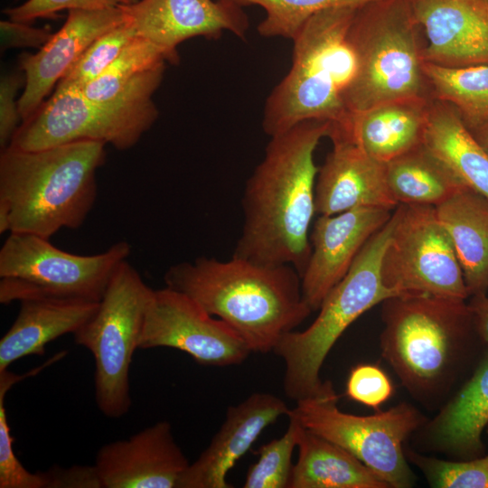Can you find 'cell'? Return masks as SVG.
I'll list each match as a JSON object with an SVG mask.
<instances>
[{
  "label": "cell",
  "instance_id": "cell-24",
  "mask_svg": "<svg viewBox=\"0 0 488 488\" xmlns=\"http://www.w3.org/2000/svg\"><path fill=\"white\" fill-rule=\"evenodd\" d=\"M298 458L288 488H388L369 467L342 446L300 427Z\"/></svg>",
  "mask_w": 488,
  "mask_h": 488
},
{
  "label": "cell",
  "instance_id": "cell-23",
  "mask_svg": "<svg viewBox=\"0 0 488 488\" xmlns=\"http://www.w3.org/2000/svg\"><path fill=\"white\" fill-rule=\"evenodd\" d=\"M460 263L469 296L488 290V198L464 185L435 207Z\"/></svg>",
  "mask_w": 488,
  "mask_h": 488
},
{
  "label": "cell",
  "instance_id": "cell-12",
  "mask_svg": "<svg viewBox=\"0 0 488 488\" xmlns=\"http://www.w3.org/2000/svg\"><path fill=\"white\" fill-rule=\"evenodd\" d=\"M381 261L384 285L396 296L466 300L469 293L453 242L436 208L399 204Z\"/></svg>",
  "mask_w": 488,
  "mask_h": 488
},
{
  "label": "cell",
  "instance_id": "cell-25",
  "mask_svg": "<svg viewBox=\"0 0 488 488\" xmlns=\"http://www.w3.org/2000/svg\"><path fill=\"white\" fill-rule=\"evenodd\" d=\"M488 426V355L442 409L431 426L441 448L471 459L483 452L482 434Z\"/></svg>",
  "mask_w": 488,
  "mask_h": 488
},
{
  "label": "cell",
  "instance_id": "cell-28",
  "mask_svg": "<svg viewBox=\"0 0 488 488\" xmlns=\"http://www.w3.org/2000/svg\"><path fill=\"white\" fill-rule=\"evenodd\" d=\"M424 69L433 99L454 106L470 131L488 121V65L451 69L425 62Z\"/></svg>",
  "mask_w": 488,
  "mask_h": 488
},
{
  "label": "cell",
  "instance_id": "cell-2",
  "mask_svg": "<svg viewBox=\"0 0 488 488\" xmlns=\"http://www.w3.org/2000/svg\"><path fill=\"white\" fill-rule=\"evenodd\" d=\"M164 281L230 325L251 352L274 351L312 312L303 298L301 277L290 265L199 257L170 266Z\"/></svg>",
  "mask_w": 488,
  "mask_h": 488
},
{
  "label": "cell",
  "instance_id": "cell-6",
  "mask_svg": "<svg viewBox=\"0 0 488 488\" xmlns=\"http://www.w3.org/2000/svg\"><path fill=\"white\" fill-rule=\"evenodd\" d=\"M381 352L402 383L421 395L453 372L474 328L465 300L402 295L382 303Z\"/></svg>",
  "mask_w": 488,
  "mask_h": 488
},
{
  "label": "cell",
  "instance_id": "cell-7",
  "mask_svg": "<svg viewBox=\"0 0 488 488\" xmlns=\"http://www.w3.org/2000/svg\"><path fill=\"white\" fill-rule=\"evenodd\" d=\"M394 223L392 212L326 296L310 326L286 333L276 345L274 352L285 363L284 389L290 399L298 401L321 392L324 385L320 379L321 368L340 336L365 312L396 296L381 277V261Z\"/></svg>",
  "mask_w": 488,
  "mask_h": 488
},
{
  "label": "cell",
  "instance_id": "cell-41",
  "mask_svg": "<svg viewBox=\"0 0 488 488\" xmlns=\"http://www.w3.org/2000/svg\"><path fill=\"white\" fill-rule=\"evenodd\" d=\"M471 133L479 145L488 154V121L472 130Z\"/></svg>",
  "mask_w": 488,
  "mask_h": 488
},
{
  "label": "cell",
  "instance_id": "cell-11",
  "mask_svg": "<svg viewBox=\"0 0 488 488\" xmlns=\"http://www.w3.org/2000/svg\"><path fill=\"white\" fill-rule=\"evenodd\" d=\"M157 117L152 99L120 97L99 103L77 87L57 86L52 96L21 123L9 145L37 150L97 141L123 151L136 145Z\"/></svg>",
  "mask_w": 488,
  "mask_h": 488
},
{
  "label": "cell",
  "instance_id": "cell-39",
  "mask_svg": "<svg viewBox=\"0 0 488 488\" xmlns=\"http://www.w3.org/2000/svg\"><path fill=\"white\" fill-rule=\"evenodd\" d=\"M42 474L46 480V488H102L94 465L70 468L55 465Z\"/></svg>",
  "mask_w": 488,
  "mask_h": 488
},
{
  "label": "cell",
  "instance_id": "cell-27",
  "mask_svg": "<svg viewBox=\"0 0 488 488\" xmlns=\"http://www.w3.org/2000/svg\"><path fill=\"white\" fill-rule=\"evenodd\" d=\"M398 204L437 206L465 185L424 143L386 163Z\"/></svg>",
  "mask_w": 488,
  "mask_h": 488
},
{
  "label": "cell",
  "instance_id": "cell-1",
  "mask_svg": "<svg viewBox=\"0 0 488 488\" xmlns=\"http://www.w3.org/2000/svg\"><path fill=\"white\" fill-rule=\"evenodd\" d=\"M330 122L302 121L270 136L262 160L246 183L243 226L232 256L263 265H290L300 277L310 254L319 168L314 161Z\"/></svg>",
  "mask_w": 488,
  "mask_h": 488
},
{
  "label": "cell",
  "instance_id": "cell-5",
  "mask_svg": "<svg viewBox=\"0 0 488 488\" xmlns=\"http://www.w3.org/2000/svg\"><path fill=\"white\" fill-rule=\"evenodd\" d=\"M356 71L343 99L357 113L405 98L433 99L425 72L426 38L411 0H372L360 5L347 33Z\"/></svg>",
  "mask_w": 488,
  "mask_h": 488
},
{
  "label": "cell",
  "instance_id": "cell-33",
  "mask_svg": "<svg viewBox=\"0 0 488 488\" xmlns=\"http://www.w3.org/2000/svg\"><path fill=\"white\" fill-rule=\"evenodd\" d=\"M39 371L38 367L23 375L8 370L0 372V488H46L42 472L28 471L14 454L5 404V394L14 383Z\"/></svg>",
  "mask_w": 488,
  "mask_h": 488
},
{
  "label": "cell",
  "instance_id": "cell-18",
  "mask_svg": "<svg viewBox=\"0 0 488 488\" xmlns=\"http://www.w3.org/2000/svg\"><path fill=\"white\" fill-rule=\"evenodd\" d=\"M125 21L121 6L99 10H70L61 28L36 53L19 58L24 88L18 98L22 120L44 102V98L99 35ZM22 121V122H23Z\"/></svg>",
  "mask_w": 488,
  "mask_h": 488
},
{
  "label": "cell",
  "instance_id": "cell-14",
  "mask_svg": "<svg viewBox=\"0 0 488 488\" xmlns=\"http://www.w3.org/2000/svg\"><path fill=\"white\" fill-rule=\"evenodd\" d=\"M121 8L136 35L164 49L174 63L184 41L218 39L224 32L244 40L249 27L244 7L232 0H137Z\"/></svg>",
  "mask_w": 488,
  "mask_h": 488
},
{
  "label": "cell",
  "instance_id": "cell-15",
  "mask_svg": "<svg viewBox=\"0 0 488 488\" xmlns=\"http://www.w3.org/2000/svg\"><path fill=\"white\" fill-rule=\"evenodd\" d=\"M391 214L384 208L361 207L318 216L310 235L311 254L301 275L303 298L312 312L319 310L365 243Z\"/></svg>",
  "mask_w": 488,
  "mask_h": 488
},
{
  "label": "cell",
  "instance_id": "cell-40",
  "mask_svg": "<svg viewBox=\"0 0 488 488\" xmlns=\"http://www.w3.org/2000/svg\"><path fill=\"white\" fill-rule=\"evenodd\" d=\"M473 319L474 329L480 338L488 343V296L486 294L471 296L467 303Z\"/></svg>",
  "mask_w": 488,
  "mask_h": 488
},
{
  "label": "cell",
  "instance_id": "cell-35",
  "mask_svg": "<svg viewBox=\"0 0 488 488\" xmlns=\"http://www.w3.org/2000/svg\"><path fill=\"white\" fill-rule=\"evenodd\" d=\"M137 0H27L5 9L9 20L29 23L39 18L55 16L63 10H99L132 4Z\"/></svg>",
  "mask_w": 488,
  "mask_h": 488
},
{
  "label": "cell",
  "instance_id": "cell-10",
  "mask_svg": "<svg viewBox=\"0 0 488 488\" xmlns=\"http://www.w3.org/2000/svg\"><path fill=\"white\" fill-rule=\"evenodd\" d=\"M333 384L324 381L317 395L296 401L289 410L309 431L342 446L369 467L389 487L407 488L414 475L403 443L422 422L417 409L401 403L371 416L341 411Z\"/></svg>",
  "mask_w": 488,
  "mask_h": 488
},
{
  "label": "cell",
  "instance_id": "cell-21",
  "mask_svg": "<svg viewBox=\"0 0 488 488\" xmlns=\"http://www.w3.org/2000/svg\"><path fill=\"white\" fill-rule=\"evenodd\" d=\"M433 99H398L351 113L345 129L370 156L386 164L424 143Z\"/></svg>",
  "mask_w": 488,
  "mask_h": 488
},
{
  "label": "cell",
  "instance_id": "cell-29",
  "mask_svg": "<svg viewBox=\"0 0 488 488\" xmlns=\"http://www.w3.org/2000/svg\"><path fill=\"white\" fill-rule=\"evenodd\" d=\"M166 61L173 62V60L164 49L136 36L98 78L79 89L92 101L108 102L145 71Z\"/></svg>",
  "mask_w": 488,
  "mask_h": 488
},
{
  "label": "cell",
  "instance_id": "cell-36",
  "mask_svg": "<svg viewBox=\"0 0 488 488\" xmlns=\"http://www.w3.org/2000/svg\"><path fill=\"white\" fill-rule=\"evenodd\" d=\"M393 392L391 380L378 366L360 364L354 367L346 384V395L367 407L377 408Z\"/></svg>",
  "mask_w": 488,
  "mask_h": 488
},
{
  "label": "cell",
  "instance_id": "cell-20",
  "mask_svg": "<svg viewBox=\"0 0 488 488\" xmlns=\"http://www.w3.org/2000/svg\"><path fill=\"white\" fill-rule=\"evenodd\" d=\"M290 409L278 397L256 392L228 408L210 445L182 475L177 488H230L227 474L259 435Z\"/></svg>",
  "mask_w": 488,
  "mask_h": 488
},
{
  "label": "cell",
  "instance_id": "cell-31",
  "mask_svg": "<svg viewBox=\"0 0 488 488\" xmlns=\"http://www.w3.org/2000/svg\"><path fill=\"white\" fill-rule=\"evenodd\" d=\"M289 424L285 434L260 446L258 459L248 471L244 488H288L291 479L292 455L297 446L301 424L287 413Z\"/></svg>",
  "mask_w": 488,
  "mask_h": 488
},
{
  "label": "cell",
  "instance_id": "cell-3",
  "mask_svg": "<svg viewBox=\"0 0 488 488\" xmlns=\"http://www.w3.org/2000/svg\"><path fill=\"white\" fill-rule=\"evenodd\" d=\"M105 144L76 141L37 150L11 145L0 154V233L50 239L85 222L98 196Z\"/></svg>",
  "mask_w": 488,
  "mask_h": 488
},
{
  "label": "cell",
  "instance_id": "cell-38",
  "mask_svg": "<svg viewBox=\"0 0 488 488\" xmlns=\"http://www.w3.org/2000/svg\"><path fill=\"white\" fill-rule=\"evenodd\" d=\"M53 33L47 28L33 27L26 23L4 20L0 22L1 50L41 48Z\"/></svg>",
  "mask_w": 488,
  "mask_h": 488
},
{
  "label": "cell",
  "instance_id": "cell-4",
  "mask_svg": "<svg viewBox=\"0 0 488 488\" xmlns=\"http://www.w3.org/2000/svg\"><path fill=\"white\" fill-rule=\"evenodd\" d=\"M359 6L323 10L293 41L292 64L267 96L262 129L270 137L310 119L343 125L350 117L343 96L356 71L347 33Z\"/></svg>",
  "mask_w": 488,
  "mask_h": 488
},
{
  "label": "cell",
  "instance_id": "cell-32",
  "mask_svg": "<svg viewBox=\"0 0 488 488\" xmlns=\"http://www.w3.org/2000/svg\"><path fill=\"white\" fill-rule=\"evenodd\" d=\"M136 37L134 29L125 19L95 39L57 86L80 88L92 81Z\"/></svg>",
  "mask_w": 488,
  "mask_h": 488
},
{
  "label": "cell",
  "instance_id": "cell-8",
  "mask_svg": "<svg viewBox=\"0 0 488 488\" xmlns=\"http://www.w3.org/2000/svg\"><path fill=\"white\" fill-rule=\"evenodd\" d=\"M153 292L124 260L113 273L95 314L73 333L75 343L94 357L96 403L109 418H119L130 408V364L139 348Z\"/></svg>",
  "mask_w": 488,
  "mask_h": 488
},
{
  "label": "cell",
  "instance_id": "cell-22",
  "mask_svg": "<svg viewBox=\"0 0 488 488\" xmlns=\"http://www.w3.org/2000/svg\"><path fill=\"white\" fill-rule=\"evenodd\" d=\"M13 324L0 340V372L29 355H43L46 345L74 333L97 311L99 302L54 298L20 301Z\"/></svg>",
  "mask_w": 488,
  "mask_h": 488
},
{
  "label": "cell",
  "instance_id": "cell-17",
  "mask_svg": "<svg viewBox=\"0 0 488 488\" xmlns=\"http://www.w3.org/2000/svg\"><path fill=\"white\" fill-rule=\"evenodd\" d=\"M189 465L165 420L102 446L94 464L102 488H177Z\"/></svg>",
  "mask_w": 488,
  "mask_h": 488
},
{
  "label": "cell",
  "instance_id": "cell-42",
  "mask_svg": "<svg viewBox=\"0 0 488 488\" xmlns=\"http://www.w3.org/2000/svg\"><path fill=\"white\" fill-rule=\"evenodd\" d=\"M488 1V0H487Z\"/></svg>",
  "mask_w": 488,
  "mask_h": 488
},
{
  "label": "cell",
  "instance_id": "cell-26",
  "mask_svg": "<svg viewBox=\"0 0 488 488\" xmlns=\"http://www.w3.org/2000/svg\"><path fill=\"white\" fill-rule=\"evenodd\" d=\"M424 144L467 186L488 198V154L451 104L433 99Z\"/></svg>",
  "mask_w": 488,
  "mask_h": 488
},
{
  "label": "cell",
  "instance_id": "cell-9",
  "mask_svg": "<svg viewBox=\"0 0 488 488\" xmlns=\"http://www.w3.org/2000/svg\"><path fill=\"white\" fill-rule=\"evenodd\" d=\"M130 252V244L121 240L100 253L78 255L55 247L50 239L9 233L0 249V303L27 298L99 302Z\"/></svg>",
  "mask_w": 488,
  "mask_h": 488
},
{
  "label": "cell",
  "instance_id": "cell-30",
  "mask_svg": "<svg viewBox=\"0 0 488 488\" xmlns=\"http://www.w3.org/2000/svg\"><path fill=\"white\" fill-rule=\"evenodd\" d=\"M242 7L258 5L265 11L258 33L267 38L293 40L314 14L329 8L360 6L372 0H232Z\"/></svg>",
  "mask_w": 488,
  "mask_h": 488
},
{
  "label": "cell",
  "instance_id": "cell-37",
  "mask_svg": "<svg viewBox=\"0 0 488 488\" xmlns=\"http://www.w3.org/2000/svg\"><path fill=\"white\" fill-rule=\"evenodd\" d=\"M24 83L20 75H4L0 80V146L7 147L20 127L22 117L18 108L16 94Z\"/></svg>",
  "mask_w": 488,
  "mask_h": 488
},
{
  "label": "cell",
  "instance_id": "cell-16",
  "mask_svg": "<svg viewBox=\"0 0 488 488\" xmlns=\"http://www.w3.org/2000/svg\"><path fill=\"white\" fill-rule=\"evenodd\" d=\"M333 149L319 168L314 207L318 215H333L361 207L394 210L399 204L387 182L386 164L370 156L351 134L329 128Z\"/></svg>",
  "mask_w": 488,
  "mask_h": 488
},
{
  "label": "cell",
  "instance_id": "cell-19",
  "mask_svg": "<svg viewBox=\"0 0 488 488\" xmlns=\"http://www.w3.org/2000/svg\"><path fill=\"white\" fill-rule=\"evenodd\" d=\"M424 61L445 68L488 65L487 0H411Z\"/></svg>",
  "mask_w": 488,
  "mask_h": 488
},
{
  "label": "cell",
  "instance_id": "cell-34",
  "mask_svg": "<svg viewBox=\"0 0 488 488\" xmlns=\"http://www.w3.org/2000/svg\"><path fill=\"white\" fill-rule=\"evenodd\" d=\"M488 433V426H487ZM407 457L437 488H488V455L463 461H446L408 451Z\"/></svg>",
  "mask_w": 488,
  "mask_h": 488
},
{
  "label": "cell",
  "instance_id": "cell-13",
  "mask_svg": "<svg viewBox=\"0 0 488 488\" xmlns=\"http://www.w3.org/2000/svg\"><path fill=\"white\" fill-rule=\"evenodd\" d=\"M158 347L177 349L200 364L219 367L241 363L251 352L226 322L167 286L154 289L139 342V349Z\"/></svg>",
  "mask_w": 488,
  "mask_h": 488
}]
</instances>
